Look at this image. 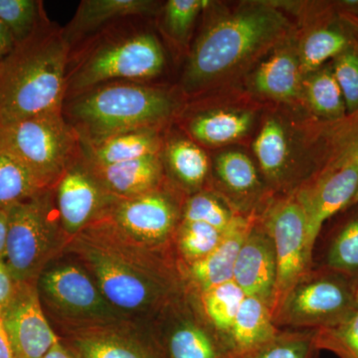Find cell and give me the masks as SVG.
<instances>
[{
    "mask_svg": "<svg viewBox=\"0 0 358 358\" xmlns=\"http://www.w3.org/2000/svg\"><path fill=\"white\" fill-rule=\"evenodd\" d=\"M106 300L129 319L148 322L190 291L176 249H152L124 236L105 219L68 244Z\"/></svg>",
    "mask_w": 358,
    "mask_h": 358,
    "instance_id": "1",
    "label": "cell"
},
{
    "mask_svg": "<svg viewBox=\"0 0 358 358\" xmlns=\"http://www.w3.org/2000/svg\"><path fill=\"white\" fill-rule=\"evenodd\" d=\"M289 30L285 14L266 2L244 4L214 18L189 52L181 78L182 93L199 95L234 76L284 41Z\"/></svg>",
    "mask_w": 358,
    "mask_h": 358,
    "instance_id": "2",
    "label": "cell"
},
{
    "mask_svg": "<svg viewBox=\"0 0 358 358\" xmlns=\"http://www.w3.org/2000/svg\"><path fill=\"white\" fill-rule=\"evenodd\" d=\"M145 18L113 23L73 46L66 74V99L117 81L148 82L166 66L157 35L141 24Z\"/></svg>",
    "mask_w": 358,
    "mask_h": 358,
    "instance_id": "3",
    "label": "cell"
},
{
    "mask_svg": "<svg viewBox=\"0 0 358 358\" xmlns=\"http://www.w3.org/2000/svg\"><path fill=\"white\" fill-rule=\"evenodd\" d=\"M70 45L50 20L0 64V124L62 110Z\"/></svg>",
    "mask_w": 358,
    "mask_h": 358,
    "instance_id": "4",
    "label": "cell"
},
{
    "mask_svg": "<svg viewBox=\"0 0 358 358\" xmlns=\"http://www.w3.org/2000/svg\"><path fill=\"white\" fill-rule=\"evenodd\" d=\"M179 109L178 99L169 90L117 81L67 99L62 113L81 145H90L127 131L162 129Z\"/></svg>",
    "mask_w": 358,
    "mask_h": 358,
    "instance_id": "5",
    "label": "cell"
},
{
    "mask_svg": "<svg viewBox=\"0 0 358 358\" xmlns=\"http://www.w3.org/2000/svg\"><path fill=\"white\" fill-rule=\"evenodd\" d=\"M36 286L45 315L57 334L131 320L106 300L88 271L65 252L47 266Z\"/></svg>",
    "mask_w": 358,
    "mask_h": 358,
    "instance_id": "6",
    "label": "cell"
},
{
    "mask_svg": "<svg viewBox=\"0 0 358 358\" xmlns=\"http://www.w3.org/2000/svg\"><path fill=\"white\" fill-rule=\"evenodd\" d=\"M66 236L53 187L9 209L4 263L18 284H37L47 266L64 253Z\"/></svg>",
    "mask_w": 358,
    "mask_h": 358,
    "instance_id": "7",
    "label": "cell"
},
{
    "mask_svg": "<svg viewBox=\"0 0 358 358\" xmlns=\"http://www.w3.org/2000/svg\"><path fill=\"white\" fill-rule=\"evenodd\" d=\"M0 152L23 164L52 188L82 154L81 143L62 110L0 124Z\"/></svg>",
    "mask_w": 358,
    "mask_h": 358,
    "instance_id": "8",
    "label": "cell"
},
{
    "mask_svg": "<svg viewBox=\"0 0 358 358\" xmlns=\"http://www.w3.org/2000/svg\"><path fill=\"white\" fill-rule=\"evenodd\" d=\"M358 280L322 267L308 271L273 313L278 329L294 331L333 327L357 310Z\"/></svg>",
    "mask_w": 358,
    "mask_h": 358,
    "instance_id": "9",
    "label": "cell"
},
{
    "mask_svg": "<svg viewBox=\"0 0 358 358\" xmlns=\"http://www.w3.org/2000/svg\"><path fill=\"white\" fill-rule=\"evenodd\" d=\"M183 193L166 181L157 189L115 200L102 218L131 241L152 249L174 248L182 220Z\"/></svg>",
    "mask_w": 358,
    "mask_h": 358,
    "instance_id": "10",
    "label": "cell"
},
{
    "mask_svg": "<svg viewBox=\"0 0 358 358\" xmlns=\"http://www.w3.org/2000/svg\"><path fill=\"white\" fill-rule=\"evenodd\" d=\"M259 221L274 244L277 257L275 284L272 313L279 307L296 282L312 270L313 255L308 248L307 220L293 192L273 200Z\"/></svg>",
    "mask_w": 358,
    "mask_h": 358,
    "instance_id": "11",
    "label": "cell"
},
{
    "mask_svg": "<svg viewBox=\"0 0 358 358\" xmlns=\"http://www.w3.org/2000/svg\"><path fill=\"white\" fill-rule=\"evenodd\" d=\"M148 322L166 358H233L205 319L192 289Z\"/></svg>",
    "mask_w": 358,
    "mask_h": 358,
    "instance_id": "12",
    "label": "cell"
},
{
    "mask_svg": "<svg viewBox=\"0 0 358 358\" xmlns=\"http://www.w3.org/2000/svg\"><path fill=\"white\" fill-rule=\"evenodd\" d=\"M58 336L77 358H166L150 322L122 320Z\"/></svg>",
    "mask_w": 358,
    "mask_h": 358,
    "instance_id": "13",
    "label": "cell"
},
{
    "mask_svg": "<svg viewBox=\"0 0 358 358\" xmlns=\"http://www.w3.org/2000/svg\"><path fill=\"white\" fill-rule=\"evenodd\" d=\"M358 190V166L352 162L320 169L294 190L307 220L308 248L313 255L324 222L348 210Z\"/></svg>",
    "mask_w": 358,
    "mask_h": 358,
    "instance_id": "14",
    "label": "cell"
},
{
    "mask_svg": "<svg viewBox=\"0 0 358 358\" xmlns=\"http://www.w3.org/2000/svg\"><path fill=\"white\" fill-rule=\"evenodd\" d=\"M53 189L61 225L70 241L102 218L117 199L96 180L82 154L66 169Z\"/></svg>",
    "mask_w": 358,
    "mask_h": 358,
    "instance_id": "15",
    "label": "cell"
},
{
    "mask_svg": "<svg viewBox=\"0 0 358 358\" xmlns=\"http://www.w3.org/2000/svg\"><path fill=\"white\" fill-rule=\"evenodd\" d=\"M0 319L16 358H43L60 339L45 315L34 282L17 284Z\"/></svg>",
    "mask_w": 358,
    "mask_h": 358,
    "instance_id": "16",
    "label": "cell"
},
{
    "mask_svg": "<svg viewBox=\"0 0 358 358\" xmlns=\"http://www.w3.org/2000/svg\"><path fill=\"white\" fill-rule=\"evenodd\" d=\"M277 271L274 244L258 216L240 249L233 281L243 291L245 296L262 301L272 310Z\"/></svg>",
    "mask_w": 358,
    "mask_h": 358,
    "instance_id": "17",
    "label": "cell"
},
{
    "mask_svg": "<svg viewBox=\"0 0 358 358\" xmlns=\"http://www.w3.org/2000/svg\"><path fill=\"white\" fill-rule=\"evenodd\" d=\"M357 41V33L334 4H322L317 20L296 47L303 76L324 67Z\"/></svg>",
    "mask_w": 358,
    "mask_h": 358,
    "instance_id": "18",
    "label": "cell"
},
{
    "mask_svg": "<svg viewBox=\"0 0 358 358\" xmlns=\"http://www.w3.org/2000/svg\"><path fill=\"white\" fill-rule=\"evenodd\" d=\"M258 216L239 215L224 232L220 244L199 262L185 266L188 286L196 294L232 281L235 264L250 229Z\"/></svg>",
    "mask_w": 358,
    "mask_h": 358,
    "instance_id": "19",
    "label": "cell"
},
{
    "mask_svg": "<svg viewBox=\"0 0 358 358\" xmlns=\"http://www.w3.org/2000/svg\"><path fill=\"white\" fill-rule=\"evenodd\" d=\"M159 13L152 0H82L63 33L70 48L99 30L127 18H148Z\"/></svg>",
    "mask_w": 358,
    "mask_h": 358,
    "instance_id": "20",
    "label": "cell"
},
{
    "mask_svg": "<svg viewBox=\"0 0 358 358\" xmlns=\"http://www.w3.org/2000/svg\"><path fill=\"white\" fill-rule=\"evenodd\" d=\"M83 159L96 180L115 199L145 194L166 181L162 154L109 166H98Z\"/></svg>",
    "mask_w": 358,
    "mask_h": 358,
    "instance_id": "21",
    "label": "cell"
},
{
    "mask_svg": "<svg viewBox=\"0 0 358 358\" xmlns=\"http://www.w3.org/2000/svg\"><path fill=\"white\" fill-rule=\"evenodd\" d=\"M303 80L296 48L285 46L259 65L250 85L259 95L278 102L291 103L303 96Z\"/></svg>",
    "mask_w": 358,
    "mask_h": 358,
    "instance_id": "22",
    "label": "cell"
},
{
    "mask_svg": "<svg viewBox=\"0 0 358 358\" xmlns=\"http://www.w3.org/2000/svg\"><path fill=\"white\" fill-rule=\"evenodd\" d=\"M162 159L166 176L181 192L189 196L203 190L210 162L199 143L190 138L173 136L164 141Z\"/></svg>",
    "mask_w": 358,
    "mask_h": 358,
    "instance_id": "23",
    "label": "cell"
},
{
    "mask_svg": "<svg viewBox=\"0 0 358 358\" xmlns=\"http://www.w3.org/2000/svg\"><path fill=\"white\" fill-rule=\"evenodd\" d=\"M280 329L272 310L258 299L245 296L227 338L233 358H247L274 339Z\"/></svg>",
    "mask_w": 358,
    "mask_h": 358,
    "instance_id": "24",
    "label": "cell"
},
{
    "mask_svg": "<svg viewBox=\"0 0 358 358\" xmlns=\"http://www.w3.org/2000/svg\"><path fill=\"white\" fill-rule=\"evenodd\" d=\"M312 140L320 169L345 162L358 166V110L338 121L315 122ZM357 204L358 190L348 208Z\"/></svg>",
    "mask_w": 358,
    "mask_h": 358,
    "instance_id": "25",
    "label": "cell"
},
{
    "mask_svg": "<svg viewBox=\"0 0 358 358\" xmlns=\"http://www.w3.org/2000/svg\"><path fill=\"white\" fill-rule=\"evenodd\" d=\"M162 129H138L115 134L95 145H82V155L98 166L121 164L162 154Z\"/></svg>",
    "mask_w": 358,
    "mask_h": 358,
    "instance_id": "26",
    "label": "cell"
},
{
    "mask_svg": "<svg viewBox=\"0 0 358 358\" xmlns=\"http://www.w3.org/2000/svg\"><path fill=\"white\" fill-rule=\"evenodd\" d=\"M253 124V115L246 110H210L188 117L185 129L195 143L219 147L243 138Z\"/></svg>",
    "mask_w": 358,
    "mask_h": 358,
    "instance_id": "27",
    "label": "cell"
},
{
    "mask_svg": "<svg viewBox=\"0 0 358 358\" xmlns=\"http://www.w3.org/2000/svg\"><path fill=\"white\" fill-rule=\"evenodd\" d=\"M259 166L268 185L280 189L288 185L291 145L287 129L277 117H268L253 145Z\"/></svg>",
    "mask_w": 358,
    "mask_h": 358,
    "instance_id": "28",
    "label": "cell"
},
{
    "mask_svg": "<svg viewBox=\"0 0 358 358\" xmlns=\"http://www.w3.org/2000/svg\"><path fill=\"white\" fill-rule=\"evenodd\" d=\"M303 96L317 121H338L348 115L331 63L303 76Z\"/></svg>",
    "mask_w": 358,
    "mask_h": 358,
    "instance_id": "29",
    "label": "cell"
},
{
    "mask_svg": "<svg viewBox=\"0 0 358 358\" xmlns=\"http://www.w3.org/2000/svg\"><path fill=\"white\" fill-rule=\"evenodd\" d=\"M219 185L236 199H252L262 192V182L251 159L241 152H221L213 164Z\"/></svg>",
    "mask_w": 358,
    "mask_h": 358,
    "instance_id": "30",
    "label": "cell"
},
{
    "mask_svg": "<svg viewBox=\"0 0 358 358\" xmlns=\"http://www.w3.org/2000/svg\"><path fill=\"white\" fill-rule=\"evenodd\" d=\"M245 296L243 291L233 280L197 294L205 319L226 345L228 334Z\"/></svg>",
    "mask_w": 358,
    "mask_h": 358,
    "instance_id": "31",
    "label": "cell"
},
{
    "mask_svg": "<svg viewBox=\"0 0 358 358\" xmlns=\"http://www.w3.org/2000/svg\"><path fill=\"white\" fill-rule=\"evenodd\" d=\"M45 189L48 187L17 159L0 152V208H13Z\"/></svg>",
    "mask_w": 358,
    "mask_h": 358,
    "instance_id": "32",
    "label": "cell"
},
{
    "mask_svg": "<svg viewBox=\"0 0 358 358\" xmlns=\"http://www.w3.org/2000/svg\"><path fill=\"white\" fill-rule=\"evenodd\" d=\"M223 235L207 224L181 221L173 242L179 261L183 266L199 262L216 249Z\"/></svg>",
    "mask_w": 358,
    "mask_h": 358,
    "instance_id": "33",
    "label": "cell"
},
{
    "mask_svg": "<svg viewBox=\"0 0 358 358\" xmlns=\"http://www.w3.org/2000/svg\"><path fill=\"white\" fill-rule=\"evenodd\" d=\"M239 215L242 214L231 208L222 197L203 189L186 197L181 221L207 224L225 232Z\"/></svg>",
    "mask_w": 358,
    "mask_h": 358,
    "instance_id": "34",
    "label": "cell"
},
{
    "mask_svg": "<svg viewBox=\"0 0 358 358\" xmlns=\"http://www.w3.org/2000/svg\"><path fill=\"white\" fill-rule=\"evenodd\" d=\"M0 20L16 45L29 39L49 20L41 0H0Z\"/></svg>",
    "mask_w": 358,
    "mask_h": 358,
    "instance_id": "35",
    "label": "cell"
},
{
    "mask_svg": "<svg viewBox=\"0 0 358 358\" xmlns=\"http://www.w3.org/2000/svg\"><path fill=\"white\" fill-rule=\"evenodd\" d=\"M324 267L358 280V210L343 224L331 239Z\"/></svg>",
    "mask_w": 358,
    "mask_h": 358,
    "instance_id": "36",
    "label": "cell"
},
{
    "mask_svg": "<svg viewBox=\"0 0 358 358\" xmlns=\"http://www.w3.org/2000/svg\"><path fill=\"white\" fill-rule=\"evenodd\" d=\"M201 0H169L162 8V27L179 48H185L199 13L208 6Z\"/></svg>",
    "mask_w": 358,
    "mask_h": 358,
    "instance_id": "37",
    "label": "cell"
},
{
    "mask_svg": "<svg viewBox=\"0 0 358 358\" xmlns=\"http://www.w3.org/2000/svg\"><path fill=\"white\" fill-rule=\"evenodd\" d=\"M317 329L280 331L274 339L247 358H315Z\"/></svg>",
    "mask_w": 358,
    "mask_h": 358,
    "instance_id": "38",
    "label": "cell"
},
{
    "mask_svg": "<svg viewBox=\"0 0 358 358\" xmlns=\"http://www.w3.org/2000/svg\"><path fill=\"white\" fill-rule=\"evenodd\" d=\"M315 343L339 358H358V310L333 327L317 329Z\"/></svg>",
    "mask_w": 358,
    "mask_h": 358,
    "instance_id": "39",
    "label": "cell"
},
{
    "mask_svg": "<svg viewBox=\"0 0 358 358\" xmlns=\"http://www.w3.org/2000/svg\"><path fill=\"white\" fill-rule=\"evenodd\" d=\"M334 75L345 99L346 113L358 110V41L331 62Z\"/></svg>",
    "mask_w": 358,
    "mask_h": 358,
    "instance_id": "40",
    "label": "cell"
},
{
    "mask_svg": "<svg viewBox=\"0 0 358 358\" xmlns=\"http://www.w3.org/2000/svg\"><path fill=\"white\" fill-rule=\"evenodd\" d=\"M17 284L4 261L0 260V317L13 300Z\"/></svg>",
    "mask_w": 358,
    "mask_h": 358,
    "instance_id": "41",
    "label": "cell"
},
{
    "mask_svg": "<svg viewBox=\"0 0 358 358\" xmlns=\"http://www.w3.org/2000/svg\"><path fill=\"white\" fill-rule=\"evenodd\" d=\"M15 47L16 42L13 35L0 20V64L13 53Z\"/></svg>",
    "mask_w": 358,
    "mask_h": 358,
    "instance_id": "42",
    "label": "cell"
},
{
    "mask_svg": "<svg viewBox=\"0 0 358 358\" xmlns=\"http://www.w3.org/2000/svg\"><path fill=\"white\" fill-rule=\"evenodd\" d=\"M9 229V209L0 208V260L4 261Z\"/></svg>",
    "mask_w": 358,
    "mask_h": 358,
    "instance_id": "43",
    "label": "cell"
},
{
    "mask_svg": "<svg viewBox=\"0 0 358 358\" xmlns=\"http://www.w3.org/2000/svg\"><path fill=\"white\" fill-rule=\"evenodd\" d=\"M334 7L339 15L358 20V0H343L334 2Z\"/></svg>",
    "mask_w": 358,
    "mask_h": 358,
    "instance_id": "44",
    "label": "cell"
},
{
    "mask_svg": "<svg viewBox=\"0 0 358 358\" xmlns=\"http://www.w3.org/2000/svg\"><path fill=\"white\" fill-rule=\"evenodd\" d=\"M43 358H77L70 352L69 348L59 339V341L52 346Z\"/></svg>",
    "mask_w": 358,
    "mask_h": 358,
    "instance_id": "45",
    "label": "cell"
},
{
    "mask_svg": "<svg viewBox=\"0 0 358 358\" xmlns=\"http://www.w3.org/2000/svg\"><path fill=\"white\" fill-rule=\"evenodd\" d=\"M0 358H16L0 319Z\"/></svg>",
    "mask_w": 358,
    "mask_h": 358,
    "instance_id": "46",
    "label": "cell"
},
{
    "mask_svg": "<svg viewBox=\"0 0 358 358\" xmlns=\"http://www.w3.org/2000/svg\"><path fill=\"white\" fill-rule=\"evenodd\" d=\"M341 17L345 18V20L348 21V23H350V26H352V27L353 28V30H355V33H357V36L358 39V20H355V18L350 17H345V16H341Z\"/></svg>",
    "mask_w": 358,
    "mask_h": 358,
    "instance_id": "47",
    "label": "cell"
},
{
    "mask_svg": "<svg viewBox=\"0 0 358 358\" xmlns=\"http://www.w3.org/2000/svg\"><path fill=\"white\" fill-rule=\"evenodd\" d=\"M355 301H357V310H358V287H357V294H355Z\"/></svg>",
    "mask_w": 358,
    "mask_h": 358,
    "instance_id": "48",
    "label": "cell"
}]
</instances>
